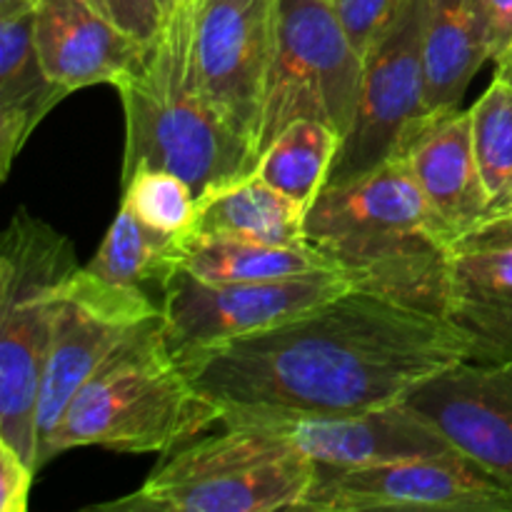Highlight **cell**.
I'll return each instance as SVG.
<instances>
[{
    "mask_svg": "<svg viewBox=\"0 0 512 512\" xmlns=\"http://www.w3.org/2000/svg\"><path fill=\"white\" fill-rule=\"evenodd\" d=\"M463 360H473L470 345L448 320L358 288L263 333L180 355L220 425L385 408Z\"/></svg>",
    "mask_w": 512,
    "mask_h": 512,
    "instance_id": "cell-1",
    "label": "cell"
},
{
    "mask_svg": "<svg viewBox=\"0 0 512 512\" xmlns=\"http://www.w3.org/2000/svg\"><path fill=\"white\" fill-rule=\"evenodd\" d=\"M450 238L403 155L353 183L323 188L305 215V240L355 288L438 318Z\"/></svg>",
    "mask_w": 512,
    "mask_h": 512,
    "instance_id": "cell-2",
    "label": "cell"
},
{
    "mask_svg": "<svg viewBox=\"0 0 512 512\" xmlns=\"http://www.w3.org/2000/svg\"><path fill=\"white\" fill-rule=\"evenodd\" d=\"M198 0H175L143 65L120 80L123 183L140 168L180 175L198 198L258 168L255 145L213 108L195 75Z\"/></svg>",
    "mask_w": 512,
    "mask_h": 512,
    "instance_id": "cell-3",
    "label": "cell"
},
{
    "mask_svg": "<svg viewBox=\"0 0 512 512\" xmlns=\"http://www.w3.org/2000/svg\"><path fill=\"white\" fill-rule=\"evenodd\" d=\"M213 425H220L218 405L188 378L170 348L160 310V318L135 328L80 388L38 450V470L83 445L168 455Z\"/></svg>",
    "mask_w": 512,
    "mask_h": 512,
    "instance_id": "cell-4",
    "label": "cell"
},
{
    "mask_svg": "<svg viewBox=\"0 0 512 512\" xmlns=\"http://www.w3.org/2000/svg\"><path fill=\"white\" fill-rule=\"evenodd\" d=\"M318 463L268 423L223 425L165 455L135 493L95 503L98 512L298 510Z\"/></svg>",
    "mask_w": 512,
    "mask_h": 512,
    "instance_id": "cell-5",
    "label": "cell"
},
{
    "mask_svg": "<svg viewBox=\"0 0 512 512\" xmlns=\"http://www.w3.org/2000/svg\"><path fill=\"white\" fill-rule=\"evenodd\" d=\"M78 270L65 235L15 210L0 240V440L35 470V413L55 310Z\"/></svg>",
    "mask_w": 512,
    "mask_h": 512,
    "instance_id": "cell-6",
    "label": "cell"
},
{
    "mask_svg": "<svg viewBox=\"0 0 512 512\" xmlns=\"http://www.w3.org/2000/svg\"><path fill=\"white\" fill-rule=\"evenodd\" d=\"M363 68L365 58L345 33L333 0H278L258 155L295 120H320L345 138L360 103Z\"/></svg>",
    "mask_w": 512,
    "mask_h": 512,
    "instance_id": "cell-7",
    "label": "cell"
},
{
    "mask_svg": "<svg viewBox=\"0 0 512 512\" xmlns=\"http://www.w3.org/2000/svg\"><path fill=\"white\" fill-rule=\"evenodd\" d=\"M430 0H400L395 18L365 53L363 88L350 133L340 143L328 183H353L408 145L433 123L425 98V20Z\"/></svg>",
    "mask_w": 512,
    "mask_h": 512,
    "instance_id": "cell-8",
    "label": "cell"
},
{
    "mask_svg": "<svg viewBox=\"0 0 512 512\" xmlns=\"http://www.w3.org/2000/svg\"><path fill=\"white\" fill-rule=\"evenodd\" d=\"M298 510L512 512V485L460 450L370 468L318 465Z\"/></svg>",
    "mask_w": 512,
    "mask_h": 512,
    "instance_id": "cell-9",
    "label": "cell"
},
{
    "mask_svg": "<svg viewBox=\"0 0 512 512\" xmlns=\"http://www.w3.org/2000/svg\"><path fill=\"white\" fill-rule=\"evenodd\" d=\"M160 288L165 333L180 358L300 318L355 285L340 270L248 283H208L178 268Z\"/></svg>",
    "mask_w": 512,
    "mask_h": 512,
    "instance_id": "cell-10",
    "label": "cell"
},
{
    "mask_svg": "<svg viewBox=\"0 0 512 512\" xmlns=\"http://www.w3.org/2000/svg\"><path fill=\"white\" fill-rule=\"evenodd\" d=\"M155 318H160V308L143 288L105 283L88 268H80L68 280L55 310L53 338L40 383L35 413L38 450L103 360L135 328Z\"/></svg>",
    "mask_w": 512,
    "mask_h": 512,
    "instance_id": "cell-11",
    "label": "cell"
},
{
    "mask_svg": "<svg viewBox=\"0 0 512 512\" xmlns=\"http://www.w3.org/2000/svg\"><path fill=\"white\" fill-rule=\"evenodd\" d=\"M275 5L278 0H198L195 13L200 90L225 123L255 145V153L273 58Z\"/></svg>",
    "mask_w": 512,
    "mask_h": 512,
    "instance_id": "cell-12",
    "label": "cell"
},
{
    "mask_svg": "<svg viewBox=\"0 0 512 512\" xmlns=\"http://www.w3.org/2000/svg\"><path fill=\"white\" fill-rule=\"evenodd\" d=\"M443 320L478 363L512 355V210H490L448 243Z\"/></svg>",
    "mask_w": 512,
    "mask_h": 512,
    "instance_id": "cell-13",
    "label": "cell"
},
{
    "mask_svg": "<svg viewBox=\"0 0 512 512\" xmlns=\"http://www.w3.org/2000/svg\"><path fill=\"white\" fill-rule=\"evenodd\" d=\"M455 450L512 485V355L498 363L463 360L405 398Z\"/></svg>",
    "mask_w": 512,
    "mask_h": 512,
    "instance_id": "cell-14",
    "label": "cell"
},
{
    "mask_svg": "<svg viewBox=\"0 0 512 512\" xmlns=\"http://www.w3.org/2000/svg\"><path fill=\"white\" fill-rule=\"evenodd\" d=\"M243 423L275 425L290 435L315 463L333 468H370L455 450L450 440L405 400L350 415L255 418Z\"/></svg>",
    "mask_w": 512,
    "mask_h": 512,
    "instance_id": "cell-15",
    "label": "cell"
},
{
    "mask_svg": "<svg viewBox=\"0 0 512 512\" xmlns=\"http://www.w3.org/2000/svg\"><path fill=\"white\" fill-rule=\"evenodd\" d=\"M35 48L45 73L70 93L133 75L150 45L115 23L100 0H38Z\"/></svg>",
    "mask_w": 512,
    "mask_h": 512,
    "instance_id": "cell-16",
    "label": "cell"
},
{
    "mask_svg": "<svg viewBox=\"0 0 512 512\" xmlns=\"http://www.w3.org/2000/svg\"><path fill=\"white\" fill-rule=\"evenodd\" d=\"M440 223L458 235L490 213V198L473 145L470 110L438 115L403 153Z\"/></svg>",
    "mask_w": 512,
    "mask_h": 512,
    "instance_id": "cell-17",
    "label": "cell"
},
{
    "mask_svg": "<svg viewBox=\"0 0 512 512\" xmlns=\"http://www.w3.org/2000/svg\"><path fill=\"white\" fill-rule=\"evenodd\" d=\"M35 8L0 18V178L45 115L70 95L45 73L35 48Z\"/></svg>",
    "mask_w": 512,
    "mask_h": 512,
    "instance_id": "cell-18",
    "label": "cell"
},
{
    "mask_svg": "<svg viewBox=\"0 0 512 512\" xmlns=\"http://www.w3.org/2000/svg\"><path fill=\"white\" fill-rule=\"evenodd\" d=\"M308 208L250 173L198 198L193 230L188 235L235 238L265 245H300L305 240Z\"/></svg>",
    "mask_w": 512,
    "mask_h": 512,
    "instance_id": "cell-19",
    "label": "cell"
},
{
    "mask_svg": "<svg viewBox=\"0 0 512 512\" xmlns=\"http://www.w3.org/2000/svg\"><path fill=\"white\" fill-rule=\"evenodd\" d=\"M178 268L208 283L293 278V275L340 270L315 245H265L235 238L183 235L178 243ZM343 273V270H340Z\"/></svg>",
    "mask_w": 512,
    "mask_h": 512,
    "instance_id": "cell-20",
    "label": "cell"
},
{
    "mask_svg": "<svg viewBox=\"0 0 512 512\" xmlns=\"http://www.w3.org/2000/svg\"><path fill=\"white\" fill-rule=\"evenodd\" d=\"M423 60L430 113L445 115L458 110L470 80L488 60L470 0H430Z\"/></svg>",
    "mask_w": 512,
    "mask_h": 512,
    "instance_id": "cell-21",
    "label": "cell"
},
{
    "mask_svg": "<svg viewBox=\"0 0 512 512\" xmlns=\"http://www.w3.org/2000/svg\"><path fill=\"white\" fill-rule=\"evenodd\" d=\"M178 243V235L150 228L128 205L120 203L105 240L85 268L105 283L125 288L163 285L178 270Z\"/></svg>",
    "mask_w": 512,
    "mask_h": 512,
    "instance_id": "cell-22",
    "label": "cell"
},
{
    "mask_svg": "<svg viewBox=\"0 0 512 512\" xmlns=\"http://www.w3.org/2000/svg\"><path fill=\"white\" fill-rule=\"evenodd\" d=\"M340 143L343 135L330 125L295 120L260 155L255 173L295 203L310 208L328 183Z\"/></svg>",
    "mask_w": 512,
    "mask_h": 512,
    "instance_id": "cell-23",
    "label": "cell"
},
{
    "mask_svg": "<svg viewBox=\"0 0 512 512\" xmlns=\"http://www.w3.org/2000/svg\"><path fill=\"white\" fill-rule=\"evenodd\" d=\"M473 145L490 210H512V85L495 73L470 108Z\"/></svg>",
    "mask_w": 512,
    "mask_h": 512,
    "instance_id": "cell-24",
    "label": "cell"
},
{
    "mask_svg": "<svg viewBox=\"0 0 512 512\" xmlns=\"http://www.w3.org/2000/svg\"><path fill=\"white\" fill-rule=\"evenodd\" d=\"M123 205L150 228L183 238L193 230L198 195L180 175L160 168H140L123 183Z\"/></svg>",
    "mask_w": 512,
    "mask_h": 512,
    "instance_id": "cell-25",
    "label": "cell"
},
{
    "mask_svg": "<svg viewBox=\"0 0 512 512\" xmlns=\"http://www.w3.org/2000/svg\"><path fill=\"white\" fill-rule=\"evenodd\" d=\"M333 5L348 38L365 58V53L395 18L400 0H333Z\"/></svg>",
    "mask_w": 512,
    "mask_h": 512,
    "instance_id": "cell-26",
    "label": "cell"
},
{
    "mask_svg": "<svg viewBox=\"0 0 512 512\" xmlns=\"http://www.w3.org/2000/svg\"><path fill=\"white\" fill-rule=\"evenodd\" d=\"M475 28L493 65L512 53V0H470Z\"/></svg>",
    "mask_w": 512,
    "mask_h": 512,
    "instance_id": "cell-27",
    "label": "cell"
},
{
    "mask_svg": "<svg viewBox=\"0 0 512 512\" xmlns=\"http://www.w3.org/2000/svg\"><path fill=\"white\" fill-rule=\"evenodd\" d=\"M115 23L145 45L153 43L165 23V10L160 0H100Z\"/></svg>",
    "mask_w": 512,
    "mask_h": 512,
    "instance_id": "cell-28",
    "label": "cell"
},
{
    "mask_svg": "<svg viewBox=\"0 0 512 512\" xmlns=\"http://www.w3.org/2000/svg\"><path fill=\"white\" fill-rule=\"evenodd\" d=\"M38 470L0 440V510L25 512Z\"/></svg>",
    "mask_w": 512,
    "mask_h": 512,
    "instance_id": "cell-29",
    "label": "cell"
},
{
    "mask_svg": "<svg viewBox=\"0 0 512 512\" xmlns=\"http://www.w3.org/2000/svg\"><path fill=\"white\" fill-rule=\"evenodd\" d=\"M38 5V0H0V18L3 15L23 13V10H33Z\"/></svg>",
    "mask_w": 512,
    "mask_h": 512,
    "instance_id": "cell-30",
    "label": "cell"
},
{
    "mask_svg": "<svg viewBox=\"0 0 512 512\" xmlns=\"http://www.w3.org/2000/svg\"><path fill=\"white\" fill-rule=\"evenodd\" d=\"M495 73H498V75H503V78L508 80V83L512 85V53L508 55V58L503 60V63H498V65H495Z\"/></svg>",
    "mask_w": 512,
    "mask_h": 512,
    "instance_id": "cell-31",
    "label": "cell"
},
{
    "mask_svg": "<svg viewBox=\"0 0 512 512\" xmlns=\"http://www.w3.org/2000/svg\"><path fill=\"white\" fill-rule=\"evenodd\" d=\"M160 3H163V10H165V15H168V13H170V10H173L175 0H160Z\"/></svg>",
    "mask_w": 512,
    "mask_h": 512,
    "instance_id": "cell-32",
    "label": "cell"
}]
</instances>
